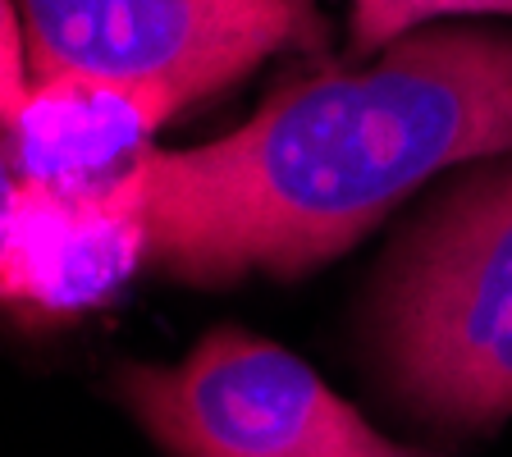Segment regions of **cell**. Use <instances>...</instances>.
<instances>
[{"label": "cell", "mask_w": 512, "mask_h": 457, "mask_svg": "<svg viewBox=\"0 0 512 457\" xmlns=\"http://www.w3.org/2000/svg\"><path fill=\"white\" fill-rule=\"evenodd\" d=\"M480 14H512V0H352L348 51L366 55L398 42L412 28L448 19H480Z\"/></svg>", "instance_id": "cell-7"}, {"label": "cell", "mask_w": 512, "mask_h": 457, "mask_svg": "<svg viewBox=\"0 0 512 457\" xmlns=\"http://www.w3.org/2000/svg\"><path fill=\"white\" fill-rule=\"evenodd\" d=\"M375 348L403 403L444 426L512 416V156L448 170L375 279Z\"/></svg>", "instance_id": "cell-2"}, {"label": "cell", "mask_w": 512, "mask_h": 457, "mask_svg": "<svg viewBox=\"0 0 512 457\" xmlns=\"http://www.w3.org/2000/svg\"><path fill=\"white\" fill-rule=\"evenodd\" d=\"M147 266L142 224L115 192L19 179L0 220V302L32 316H78Z\"/></svg>", "instance_id": "cell-5"}, {"label": "cell", "mask_w": 512, "mask_h": 457, "mask_svg": "<svg viewBox=\"0 0 512 457\" xmlns=\"http://www.w3.org/2000/svg\"><path fill=\"white\" fill-rule=\"evenodd\" d=\"M14 188H19V174H14L10 151H5V138H0V220H5V211H10Z\"/></svg>", "instance_id": "cell-9"}, {"label": "cell", "mask_w": 512, "mask_h": 457, "mask_svg": "<svg viewBox=\"0 0 512 457\" xmlns=\"http://www.w3.org/2000/svg\"><path fill=\"white\" fill-rule=\"evenodd\" d=\"M179 110L183 101L160 83L55 74L32 83L0 138L19 179L106 192L156 147V133Z\"/></svg>", "instance_id": "cell-6"}, {"label": "cell", "mask_w": 512, "mask_h": 457, "mask_svg": "<svg viewBox=\"0 0 512 457\" xmlns=\"http://www.w3.org/2000/svg\"><path fill=\"white\" fill-rule=\"evenodd\" d=\"M128 407L174 457H430L384 439L302 357L215 330L179 366H133Z\"/></svg>", "instance_id": "cell-3"}, {"label": "cell", "mask_w": 512, "mask_h": 457, "mask_svg": "<svg viewBox=\"0 0 512 457\" xmlns=\"http://www.w3.org/2000/svg\"><path fill=\"white\" fill-rule=\"evenodd\" d=\"M32 92L28 74V42H23V19L14 0H0V128L14 124Z\"/></svg>", "instance_id": "cell-8"}, {"label": "cell", "mask_w": 512, "mask_h": 457, "mask_svg": "<svg viewBox=\"0 0 512 457\" xmlns=\"http://www.w3.org/2000/svg\"><path fill=\"white\" fill-rule=\"evenodd\" d=\"M32 83L138 78L183 101L224 92L279 51L320 46L316 0H14Z\"/></svg>", "instance_id": "cell-4"}, {"label": "cell", "mask_w": 512, "mask_h": 457, "mask_svg": "<svg viewBox=\"0 0 512 457\" xmlns=\"http://www.w3.org/2000/svg\"><path fill=\"white\" fill-rule=\"evenodd\" d=\"M480 156H512V32L448 19L279 87L206 147H151L110 192L151 270L215 288L307 275Z\"/></svg>", "instance_id": "cell-1"}]
</instances>
